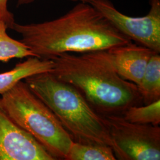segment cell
I'll use <instances>...</instances> for the list:
<instances>
[{
  "instance_id": "ba28073f",
  "label": "cell",
  "mask_w": 160,
  "mask_h": 160,
  "mask_svg": "<svg viewBox=\"0 0 160 160\" xmlns=\"http://www.w3.org/2000/svg\"><path fill=\"white\" fill-rule=\"evenodd\" d=\"M118 74L138 86L151 56L156 53L147 47L132 43L108 50Z\"/></svg>"
},
{
  "instance_id": "52a82bcc",
  "label": "cell",
  "mask_w": 160,
  "mask_h": 160,
  "mask_svg": "<svg viewBox=\"0 0 160 160\" xmlns=\"http://www.w3.org/2000/svg\"><path fill=\"white\" fill-rule=\"evenodd\" d=\"M7 114L0 104V160H55Z\"/></svg>"
},
{
  "instance_id": "8992f818",
  "label": "cell",
  "mask_w": 160,
  "mask_h": 160,
  "mask_svg": "<svg viewBox=\"0 0 160 160\" xmlns=\"http://www.w3.org/2000/svg\"><path fill=\"white\" fill-rule=\"evenodd\" d=\"M90 4L128 39L160 53V0H150L149 12L142 17L124 14L109 0H92Z\"/></svg>"
},
{
  "instance_id": "7a4b0ae2",
  "label": "cell",
  "mask_w": 160,
  "mask_h": 160,
  "mask_svg": "<svg viewBox=\"0 0 160 160\" xmlns=\"http://www.w3.org/2000/svg\"><path fill=\"white\" fill-rule=\"evenodd\" d=\"M51 59V73L74 87L102 116L123 114L142 101L137 86L118 74L108 50L80 55L64 53Z\"/></svg>"
},
{
  "instance_id": "6da1fadb",
  "label": "cell",
  "mask_w": 160,
  "mask_h": 160,
  "mask_svg": "<svg viewBox=\"0 0 160 160\" xmlns=\"http://www.w3.org/2000/svg\"><path fill=\"white\" fill-rule=\"evenodd\" d=\"M12 30L42 59L64 53L107 51L132 42L90 3L84 2L57 19L27 24L15 22Z\"/></svg>"
},
{
  "instance_id": "5b68a950",
  "label": "cell",
  "mask_w": 160,
  "mask_h": 160,
  "mask_svg": "<svg viewBox=\"0 0 160 160\" xmlns=\"http://www.w3.org/2000/svg\"><path fill=\"white\" fill-rule=\"evenodd\" d=\"M103 116L116 159L160 160V126L132 123L118 114Z\"/></svg>"
},
{
  "instance_id": "7c38bea8",
  "label": "cell",
  "mask_w": 160,
  "mask_h": 160,
  "mask_svg": "<svg viewBox=\"0 0 160 160\" xmlns=\"http://www.w3.org/2000/svg\"><path fill=\"white\" fill-rule=\"evenodd\" d=\"M7 29L5 23L0 20V61L7 63L14 58L36 57L23 42L10 37Z\"/></svg>"
},
{
  "instance_id": "9c48e42d",
  "label": "cell",
  "mask_w": 160,
  "mask_h": 160,
  "mask_svg": "<svg viewBox=\"0 0 160 160\" xmlns=\"http://www.w3.org/2000/svg\"><path fill=\"white\" fill-rule=\"evenodd\" d=\"M51 59L30 57L22 62L17 63L12 70L0 73V94L11 90L20 81L33 75L51 72L53 67Z\"/></svg>"
},
{
  "instance_id": "3957f363",
  "label": "cell",
  "mask_w": 160,
  "mask_h": 160,
  "mask_svg": "<svg viewBox=\"0 0 160 160\" xmlns=\"http://www.w3.org/2000/svg\"><path fill=\"white\" fill-rule=\"evenodd\" d=\"M24 82L51 110L73 141L108 145L113 149L104 117L92 108L74 87L49 72L32 75Z\"/></svg>"
},
{
  "instance_id": "30bf717a",
  "label": "cell",
  "mask_w": 160,
  "mask_h": 160,
  "mask_svg": "<svg viewBox=\"0 0 160 160\" xmlns=\"http://www.w3.org/2000/svg\"><path fill=\"white\" fill-rule=\"evenodd\" d=\"M145 104L160 99V55L154 53L150 58L143 77L137 86Z\"/></svg>"
},
{
  "instance_id": "8fae6325",
  "label": "cell",
  "mask_w": 160,
  "mask_h": 160,
  "mask_svg": "<svg viewBox=\"0 0 160 160\" xmlns=\"http://www.w3.org/2000/svg\"><path fill=\"white\" fill-rule=\"evenodd\" d=\"M112 147L108 145L81 143L73 141L66 160H115Z\"/></svg>"
},
{
  "instance_id": "9a60e30c",
  "label": "cell",
  "mask_w": 160,
  "mask_h": 160,
  "mask_svg": "<svg viewBox=\"0 0 160 160\" xmlns=\"http://www.w3.org/2000/svg\"><path fill=\"white\" fill-rule=\"evenodd\" d=\"M34 0H18L17 4L18 6L20 5H24V4H28L29 3H31L33 2ZM72 1H79V2H88V3H91L92 0H72Z\"/></svg>"
},
{
  "instance_id": "277c9868",
  "label": "cell",
  "mask_w": 160,
  "mask_h": 160,
  "mask_svg": "<svg viewBox=\"0 0 160 160\" xmlns=\"http://www.w3.org/2000/svg\"><path fill=\"white\" fill-rule=\"evenodd\" d=\"M0 104L18 126L27 132L56 160H66L73 140L57 116L20 81L3 94Z\"/></svg>"
},
{
  "instance_id": "4fadbf2b",
  "label": "cell",
  "mask_w": 160,
  "mask_h": 160,
  "mask_svg": "<svg viewBox=\"0 0 160 160\" xmlns=\"http://www.w3.org/2000/svg\"><path fill=\"white\" fill-rule=\"evenodd\" d=\"M123 114V118L132 123L159 126L160 99L143 106H130Z\"/></svg>"
},
{
  "instance_id": "5bb4252c",
  "label": "cell",
  "mask_w": 160,
  "mask_h": 160,
  "mask_svg": "<svg viewBox=\"0 0 160 160\" xmlns=\"http://www.w3.org/2000/svg\"><path fill=\"white\" fill-rule=\"evenodd\" d=\"M8 1L0 0V20L5 23L8 29H12L15 21L13 14L8 9Z\"/></svg>"
}]
</instances>
